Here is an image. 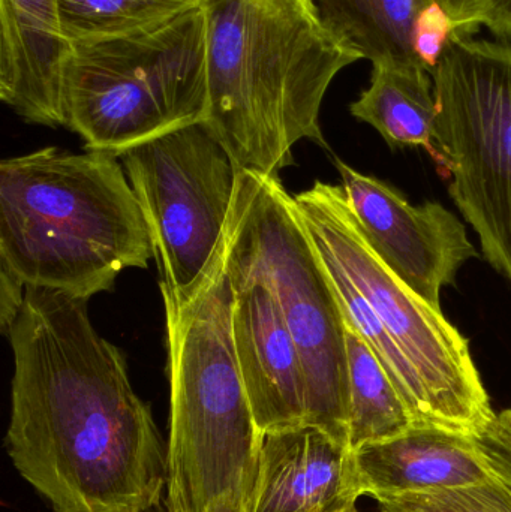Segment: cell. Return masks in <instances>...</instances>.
I'll return each instance as SVG.
<instances>
[{"mask_svg":"<svg viewBox=\"0 0 511 512\" xmlns=\"http://www.w3.org/2000/svg\"><path fill=\"white\" fill-rule=\"evenodd\" d=\"M459 32L452 18L437 2L432 3L417 21L414 47L420 63L431 74L452 36Z\"/></svg>","mask_w":511,"mask_h":512,"instance_id":"44dd1931","label":"cell"},{"mask_svg":"<svg viewBox=\"0 0 511 512\" xmlns=\"http://www.w3.org/2000/svg\"><path fill=\"white\" fill-rule=\"evenodd\" d=\"M225 248L224 234L189 288L159 285L170 367L168 512H203L225 493H240L251 504L257 483L264 435L234 349V286Z\"/></svg>","mask_w":511,"mask_h":512,"instance_id":"277c9868","label":"cell"},{"mask_svg":"<svg viewBox=\"0 0 511 512\" xmlns=\"http://www.w3.org/2000/svg\"><path fill=\"white\" fill-rule=\"evenodd\" d=\"M63 38L57 0H0V98L33 125L63 126Z\"/></svg>","mask_w":511,"mask_h":512,"instance_id":"4fadbf2b","label":"cell"},{"mask_svg":"<svg viewBox=\"0 0 511 512\" xmlns=\"http://www.w3.org/2000/svg\"><path fill=\"white\" fill-rule=\"evenodd\" d=\"M206 0H57L68 44L104 41L152 29L203 6Z\"/></svg>","mask_w":511,"mask_h":512,"instance_id":"ac0fdd59","label":"cell"},{"mask_svg":"<svg viewBox=\"0 0 511 512\" xmlns=\"http://www.w3.org/2000/svg\"><path fill=\"white\" fill-rule=\"evenodd\" d=\"M327 271L350 280L410 364L420 391V427L459 435L483 432L495 417L467 337L443 310L405 285L375 254L342 185L315 182L293 197Z\"/></svg>","mask_w":511,"mask_h":512,"instance_id":"52a82bcc","label":"cell"},{"mask_svg":"<svg viewBox=\"0 0 511 512\" xmlns=\"http://www.w3.org/2000/svg\"><path fill=\"white\" fill-rule=\"evenodd\" d=\"M152 258L119 156L44 147L0 164V267L24 285L89 300Z\"/></svg>","mask_w":511,"mask_h":512,"instance_id":"3957f363","label":"cell"},{"mask_svg":"<svg viewBox=\"0 0 511 512\" xmlns=\"http://www.w3.org/2000/svg\"><path fill=\"white\" fill-rule=\"evenodd\" d=\"M393 149H434L438 105L431 74L420 65H372L371 83L350 105Z\"/></svg>","mask_w":511,"mask_h":512,"instance_id":"9a60e30c","label":"cell"},{"mask_svg":"<svg viewBox=\"0 0 511 512\" xmlns=\"http://www.w3.org/2000/svg\"><path fill=\"white\" fill-rule=\"evenodd\" d=\"M431 77L450 197L511 283V44L456 32Z\"/></svg>","mask_w":511,"mask_h":512,"instance_id":"ba28073f","label":"cell"},{"mask_svg":"<svg viewBox=\"0 0 511 512\" xmlns=\"http://www.w3.org/2000/svg\"><path fill=\"white\" fill-rule=\"evenodd\" d=\"M473 441L477 457L489 475L511 487V406L495 414Z\"/></svg>","mask_w":511,"mask_h":512,"instance_id":"ffe728a7","label":"cell"},{"mask_svg":"<svg viewBox=\"0 0 511 512\" xmlns=\"http://www.w3.org/2000/svg\"><path fill=\"white\" fill-rule=\"evenodd\" d=\"M344 512H360L359 511V508H351V510H348V511H344Z\"/></svg>","mask_w":511,"mask_h":512,"instance_id":"484cf974","label":"cell"},{"mask_svg":"<svg viewBox=\"0 0 511 512\" xmlns=\"http://www.w3.org/2000/svg\"><path fill=\"white\" fill-rule=\"evenodd\" d=\"M375 501L381 508L405 507L426 512H511V487L491 477L485 483L464 489L386 496Z\"/></svg>","mask_w":511,"mask_h":512,"instance_id":"d6986e66","label":"cell"},{"mask_svg":"<svg viewBox=\"0 0 511 512\" xmlns=\"http://www.w3.org/2000/svg\"><path fill=\"white\" fill-rule=\"evenodd\" d=\"M203 512H249V501L240 493H225Z\"/></svg>","mask_w":511,"mask_h":512,"instance_id":"cb8c5ba5","label":"cell"},{"mask_svg":"<svg viewBox=\"0 0 511 512\" xmlns=\"http://www.w3.org/2000/svg\"><path fill=\"white\" fill-rule=\"evenodd\" d=\"M381 512H426L422 510H416V508H405V507H383Z\"/></svg>","mask_w":511,"mask_h":512,"instance_id":"d4e9b609","label":"cell"},{"mask_svg":"<svg viewBox=\"0 0 511 512\" xmlns=\"http://www.w3.org/2000/svg\"><path fill=\"white\" fill-rule=\"evenodd\" d=\"M353 457L360 493L372 499L464 489L491 478L473 438L437 427H414Z\"/></svg>","mask_w":511,"mask_h":512,"instance_id":"5bb4252c","label":"cell"},{"mask_svg":"<svg viewBox=\"0 0 511 512\" xmlns=\"http://www.w3.org/2000/svg\"><path fill=\"white\" fill-rule=\"evenodd\" d=\"M363 498L353 453L311 426L267 433L249 512H344Z\"/></svg>","mask_w":511,"mask_h":512,"instance_id":"7c38bea8","label":"cell"},{"mask_svg":"<svg viewBox=\"0 0 511 512\" xmlns=\"http://www.w3.org/2000/svg\"><path fill=\"white\" fill-rule=\"evenodd\" d=\"M233 286L234 349L258 429L306 426L302 360L275 297L263 283Z\"/></svg>","mask_w":511,"mask_h":512,"instance_id":"8fae6325","label":"cell"},{"mask_svg":"<svg viewBox=\"0 0 511 512\" xmlns=\"http://www.w3.org/2000/svg\"><path fill=\"white\" fill-rule=\"evenodd\" d=\"M348 204L381 261L416 294L441 309V291L477 258L467 228L443 204L413 206L383 180L336 162Z\"/></svg>","mask_w":511,"mask_h":512,"instance_id":"30bf717a","label":"cell"},{"mask_svg":"<svg viewBox=\"0 0 511 512\" xmlns=\"http://www.w3.org/2000/svg\"><path fill=\"white\" fill-rule=\"evenodd\" d=\"M348 358V450L414 429L413 417L368 343L345 321Z\"/></svg>","mask_w":511,"mask_h":512,"instance_id":"e0dca14e","label":"cell"},{"mask_svg":"<svg viewBox=\"0 0 511 512\" xmlns=\"http://www.w3.org/2000/svg\"><path fill=\"white\" fill-rule=\"evenodd\" d=\"M140 201L161 285L197 282L224 239L237 170L203 123L174 129L120 156Z\"/></svg>","mask_w":511,"mask_h":512,"instance_id":"9c48e42d","label":"cell"},{"mask_svg":"<svg viewBox=\"0 0 511 512\" xmlns=\"http://www.w3.org/2000/svg\"><path fill=\"white\" fill-rule=\"evenodd\" d=\"M87 301L27 286L6 334L14 354L6 448L53 512H149L167 486V448Z\"/></svg>","mask_w":511,"mask_h":512,"instance_id":"6da1fadb","label":"cell"},{"mask_svg":"<svg viewBox=\"0 0 511 512\" xmlns=\"http://www.w3.org/2000/svg\"><path fill=\"white\" fill-rule=\"evenodd\" d=\"M225 243L231 282L267 286L296 342L305 375L306 426L348 448L344 313L279 176L239 170Z\"/></svg>","mask_w":511,"mask_h":512,"instance_id":"5b68a950","label":"cell"},{"mask_svg":"<svg viewBox=\"0 0 511 512\" xmlns=\"http://www.w3.org/2000/svg\"><path fill=\"white\" fill-rule=\"evenodd\" d=\"M27 286L14 274L0 267V325L8 334L23 307Z\"/></svg>","mask_w":511,"mask_h":512,"instance_id":"7402d4cb","label":"cell"},{"mask_svg":"<svg viewBox=\"0 0 511 512\" xmlns=\"http://www.w3.org/2000/svg\"><path fill=\"white\" fill-rule=\"evenodd\" d=\"M483 27L498 41L511 44V0H491Z\"/></svg>","mask_w":511,"mask_h":512,"instance_id":"603a6c76","label":"cell"},{"mask_svg":"<svg viewBox=\"0 0 511 512\" xmlns=\"http://www.w3.org/2000/svg\"><path fill=\"white\" fill-rule=\"evenodd\" d=\"M209 108L203 125L237 170L279 176L293 147H326L327 90L363 60L321 18L315 0H206Z\"/></svg>","mask_w":511,"mask_h":512,"instance_id":"7a4b0ae2","label":"cell"},{"mask_svg":"<svg viewBox=\"0 0 511 512\" xmlns=\"http://www.w3.org/2000/svg\"><path fill=\"white\" fill-rule=\"evenodd\" d=\"M432 3L435 0H315L324 23L372 65L423 66L414 38L420 15Z\"/></svg>","mask_w":511,"mask_h":512,"instance_id":"2e32d148","label":"cell"},{"mask_svg":"<svg viewBox=\"0 0 511 512\" xmlns=\"http://www.w3.org/2000/svg\"><path fill=\"white\" fill-rule=\"evenodd\" d=\"M63 126L86 150L122 156L209 108L203 6L152 29L71 44L62 68Z\"/></svg>","mask_w":511,"mask_h":512,"instance_id":"8992f818","label":"cell"}]
</instances>
